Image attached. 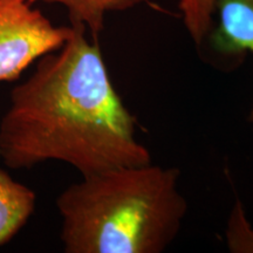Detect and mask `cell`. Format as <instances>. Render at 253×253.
I'll return each instance as SVG.
<instances>
[{
  "instance_id": "cell-1",
  "label": "cell",
  "mask_w": 253,
  "mask_h": 253,
  "mask_svg": "<svg viewBox=\"0 0 253 253\" xmlns=\"http://www.w3.org/2000/svg\"><path fill=\"white\" fill-rule=\"evenodd\" d=\"M71 26L66 42L38 60L9 95L0 120V157L11 169L60 161L82 176L150 163L97 39L88 40L81 25Z\"/></svg>"
},
{
  "instance_id": "cell-2",
  "label": "cell",
  "mask_w": 253,
  "mask_h": 253,
  "mask_svg": "<svg viewBox=\"0 0 253 253\" xmlns=\"http://www.w3.org/2000/svg\"><path fill=\"white\" fill-rule=\"evenodd\" d=\"M178 177L151 162L82 176L56 199L65 252H163L188 210Z\"/></svg>"
},
{
  "instance_id": "cell-3",
  "label": "cell",
  "mask_w": 253,
  "mask_h": 253,
  "mask_svg": "<svg viewBox=\"0 0 253 253\" xmlns=\"http://www.w3.org/2000/svg\"><path fill=\"white\" fill-rule=\"evenodd\" d=\"M72 26L58 27L28 0H0V82L18 80L42 56L55 52Z\"/></svg>"
},
{
  "instance_id": "cell-4",
  "label": "cell",
  "mask_w": 253,
  "mask_h": 253,
  "mask_svg": "<svg viewBox=\"0 0 253 253\" xmlns=\"http://www.w3.org/2000/svg\"><path fill=\"white\" fill-rule=\"evenodd\" d=\"M218 25L211 40L217 52L237 55L253 52V0H219ZM248 120L253 123V106Z\"/></svg>"
},
{
  "instance_id": "cell-5",
  "label": "cell",
  "mask_w": 253,
  "mask_h": 253,
  "mask_svg": "<svg viewBox=\"0 0 253 253\" xmlns=\"http://www.w3.org/2000/svg\"><path fill=\"white\" fill-rule=\"evenodd\" d=\"M36 202L33 190L0 169V246L23 229L34 212Z\"/></svg>"
},
{
  "instance_id": "cell-6",
  "label": "cell",
  "mask_w": 253,
  "mask_h": 253,
  "mask_svg": "<svg viewBox=\"0 0 253 253\" xmlns=\"http://www.w3.org/2000/svg\"><path fill=\"white\" fill-rule=\"evenodd\" d=\"M31 4L43 1L61 5L67 9L71 24L81 25L97 39L104 27V19L110 12L132 8L147 0H28Z\"/></svg>"
},
{
  "instance_id": "cell-7",
  "label": "cell",
  "mask_w": 253,
  "mask_h": 253,
  "mask_svg": "<svg viewBox=\"0 0 253 253\" xmlns=\"http://www.w3.org/2000/svg\"><path fill=\"white\" fill-rule=\"evenodd\" d=\"M219 0H179L183 23L195 43L201 45L210 33Z\"/></svg>"
},
{
  "instance_id": "cell-8",
  "label": "cell",
  "mask_w": 253,
  "mask_h": 253,
  "mask_svg": "<svg viewBox=\"0 0 253 253\" xmlns=\"http://www.w3.org/2000/svg\"><path fill=\"white\" fill-rule=\"evenodd\" d=\"M226 245L230 252L253 253V229L240 201H237L227 220Z\"/></svg>"
}]
</instances>
